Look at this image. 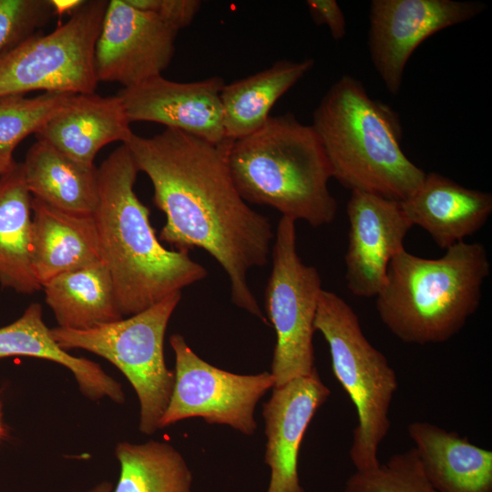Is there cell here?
<instances>
[{"label": "cell", "instance_id": "obj_29", "mask_svg": "<svg viewBox=\"0 0 492 492\" xmlns=\"http://www.w3.org/2000/svg\"><path fill=\"white\" fill-rule=\"evenodd\" d=\"M132 6L156 15L179 31L188 26L198 14L199 0H127Z\"/></svg>", "mask_w": 492, "mask_h": 492}, {"label": "cell", "instance_id": "obj_21", "mask_svg": "<svg viewBox=\"0 0 492 492\" xmlns=\"http://www.w3.org/2000/svg\"><path fill=\"white\" fill-rule=\"evenodd\" d=\"M21 164L32 198L67 212L94 215L98 202L95 165L81 164L40 139Z\"/></svg>", "mask_w": 492, "mask_h": 492}, {"label": "cell", "instance_id": "obj_2", "mask_svg": "<svg viewBox=\"0 0 492 492\" xmlns=\"http://www.w3.org/2000/svg\"><path fill=\"white\" fill-rule=\"evenodd\" d=\"M139 172L125 144L97 169L94 213L102 260L123 316H131L207 276L189 252L166 249L155 233L149 210L134 185Z\"/></svg>", "mask_w": 492, "mask_h": 492}, {"label": "cell", "instance_id": "obj_13", "mask_svg": "<svg viewBox=\"0 0 492 492\" xmlns=\"http://www.w3.org/2000/svg\"><path fill=\"white\" fill-rule=\"evenodd\" d=\"M346 211L348 290L357 297H376L385 284L391 260L405 249V238L413 225L400 201L376 194L351 191Z\"/></svg>", "mask_w": 492, "mask_h": 492}, {"label": "cell", "instance_id": "obj_30", "mask_svg": "<svg viewBox=\"0 0 492 492\" xmlns=\"http://www.w3.org/2000/svg\"><path fill=\"white\" fill-rule=\"evenodd\" d=\"M312 19L316 25H325L334 40L346 34V22L343 10L335 0H307Z\"/></svg>", "mask_w": 492, "mask_h": 492}, {"label": "cell", "instance_id": "obj_10", "mask_svg": "<svg viewBox=\"0 0 492 492\" xmlns=\"http://www.w3.org/2000/svg\"><path fill=\"white\" fill-rule=\"evenodd\" d=\"M169 344L175 354V382L159 429L201 417L209 424L253 435L256 405L274 386L272 374H237L215 367L199 357L179 333L169 337Z\"/></svg>", "mask_w": 492, "mask_h": 492}, {"label": "cell", "instance_id": "obj_7", "mask_svg": "<svg viewBox=\"0 0 492 492\" xmlns=\"http://www.w3.org/2000/svg\"><path fill=\"white\" fill-rule=\"evenodd\" d=\"M180 299L181 292H175L140 313L90 330L51 329L63 350H86L120 370L138 395L139 430L147 435L159 429L174 387V371L165 363L164 337Z\"/></svg>", "mask_w": 492, "mask_h": 492}, {"label": "cell", "instance_id": "obj_23", "mask_svg": "<svg viewBox=\"0 0 492 492\" xmlns=\"http://www.w3.org/2000/svg\"><path fill=\"white\" fill-rule=\"evenodd\" d=\"M42 289L58 327L85 331L124 318L104 261L62 273Z\"/></svg>", "mask_w": 492, "mask_h": 492}, {"label": "cell", "instance_id": "obj_3", "mask_svg": "<svg viewBox=\"0 0 492 492\" xmlns=\"http://www.w3.org/2000/svg\"><path fill=\"white\" fill-rule=\"evenodd\" d=\"M332 178L351 191L403 201L422 185L425 172L402 149L399 114L372 98L363 83L342 76L313 115Z\"/></svg>", "mask_w": 492, "mask_h": 492}, {"label": "cell", "instance_id": "obj_8", "mask_svg": "<svg viewBox=\"0 0 492 492\" xmlns=\"http://www.w3.org/2000/svg\"><path fill=\"white\" fill-rule=\"evenodd\" d=\"M108 1L91 0L48 34L38 32L0 56V97L42 90L94 93V54Z\"/></svg>", "mask_w": 492, "mask_h": 492}, {"label": "cell", "instance_id": "obj_25", "mask_svg": "<svg viewBox=\"0 0 492 492\" xmlns=\"http://www.w3.org/2000/svg\"><path fill=\"white\" fill-rule=\"evenodd\" d=\"M115 455L120 472L112 492H191V472L169 443L119 442Z\"/></svg>", "mask_w": 492, "mask_h": 492}, {"label": "cell", "instance_id": "obj_16", "mask_svg": "<svg viewBox=\"0 0 492 492\" xmlns=\"http://www.w3.org/2000/svg\"><path fill=\"white\" fill-rule=\"evenodd\" d=\"M31 212L29 255L42 288L62 273L103 261L94 215L67 212L36 198Z\"/></svg>", "mask_w": 492, "mask_h": 492}, {"label": "cell", "instance_id": "obj_32", "mask_svg": "<svg viewBox=\"0 0 492 492\" xmlns=\"http://www.w3.org/2000/svg\"><path fill=\"white\" fill-rule=\"evenodd\" d=\"M112 490H113V485L111 482L102 481L95 485L93 487L83 492H112Z\"/></svg>", "mask_w": 492, "mask_h": 492}, {"label": "cell", "instance_id": "obj_1", "mask_svg": "<svg viewBox=\"0 0 492 492\" xmlns=\"http://www.w3.org/2000/svg\"><path fill=\"white\" fill-rule=\"evenodd\" d=\"M231 142L213 144L166 128L150 138L133 134L125 145L166 216L159 239L177 251H207L226 272L232 302L267 323L248 273L266 264L274 232L270 219L252 210L234 185L228 164Z\"/></svg>", "mask_w": 492, "mask_h": 492}, {"label": "cell", "instance_id": "obj_27", "mask_svg": "<svg viewBox=\"0 0 492 492\" xmlns=\"http://www.w3.org/2000/svg\"><path fill=\"white\" fill-rule=\"evenodd\" d=\"M344 492H436L427 480L415 449L392 456L377 466L356 470Z\"/></svg>", "mask_w": 492, "mask_h": 492}, {"label": "cell", "instance_id": "obj_9", "mask_svg": "<svg viewBox=\"0 0 492 492\" xmlns=\"http://www.w3.org/2000/svg\"><path fill=\"white\" fill-rule=\"evenodd\" d=\"M272 268L265 288V308L276 333L272 363L274 386L312 374L313 338L322 291L317 269L297 253L295 220L282 216L272 247Z\"/></svg>", "mask_w": 492, "mask_h": 492}, {"label": "cell", "instance_id": "obj_34", "mask_svg": "<svg viewBox=\"0 0 492 492\" xmlns=\"http://www.w3.org/2000/svg\"><path fill=\"white\" fill-rule=\"evenodd\" d=\"M15 164V161L8 162L0 159V177L12 169Z\"/></svg>", "mask_w": 492, "mask_h": 492}, {"label": "cell", "instance_id": "obj_14", "mask_svg": "<svg viewBox=\"0 0 492 492\" xmlns=\"http://www.w3.org/2000/svg\"><path fill=\"white\" fill-rule=\"evenodd\" d=\"M224 85L218 76L194 82L157 76L122 88L118 96L131 123H159L219 144L226 139L220 101Z\"/></svg>", "mask_w": 492, "mask_h": 492}, {"label": "cell", "instance_id": "obj_17", "mask_svg": "<svg viewBox=\"0 0 492 492\" xmlns=\"http://www.w3.org/2000/svg\"><path fill=\"white\" fill-rule=\"evenodd\" d=\"M401 207L412 225L424 229L444 250L478 231L492 213L491 193L466 188L437 172Z\"/></svg>", "mask_w": 492, "mask_h": 492}, {"label": "cell", "instance_id": "obj_20", "mask_svg": "<svg viewBox=\"0 0 492 492\" xmlns=\"http://www.w3.org/2000/svg\"><path fill=\"white\" fill-rule=\"evenodd\" d=\"M28 356L59 364L73 374L80 392L92 401L105 397L122 404L121 384L97 363L63 350L43 319L42 305L30 303L13 323L0 327V358Z\"/></svg>", "mask_w": 492, "mask_h": 492}, {"label": "cell", "instance_id": "obj_31", "mask_svg": "<svg viewBox=\"0 0 492 492\" xmlns=\"http://www.w3.org/2000/svg\"><path fill=\"white\" fill-rule=\"evenodd\" d=\"M53 11L55 15H72L76 12L84 3L83 0H50Z\"/></svg>", "mask_w": 492, "mask_h": 492}, {"label": "cell", "instance_id": "obj_19", "mask_svg": "<svg viewBox=\"0 0 492 492\" xmlns=\"http://www.w3.org/2000/svg\"><path fill=\"white\" fill-rule=\"evenodd\" d=\"M407 432L436 492H492L491 450L429 422H413Z\"/></svg>", "mask_w": 492, "mask_h": 492}, {"label": "cell", "instance_id": "obj_22", "mask_svg": "<svg viewBox=\"0 0 492 492\" xmlns=\"http://www.w3.org/2000/svg\"><path fill=\"white\" fill-rule=\"evenodd\" d=\"M313 66V58L282 59L253 75L225 84L220 101L226 138L236 140L259 129L277 100Z\"/></svg>", "mask_w": 492, "mask_h": 492}, {"label": "cell", "instance_id": "obj_26", "mask_svg": "<svg viewBox=\"0 0 492 492\" xmlns=\"http://www.w3.org/2000/svg\"><path fill=\"white\" fill-rule=\"evenodd\" d=\"M74 95L44 92L35 97L24 95L0 97V159L15 161L13 152L16 146L27 136L36 134Z\"/></svg>", "mask_w": 492, "mask_h": 492}, {"label": "cell", "instance_id": "obj_5", "mask_svg": "<svg viewBox=\"0 0 492 492\" xmlns=\"http://www.w3.org/2000/svg\"><path fill=\"white\" fill-rule=\"evenodd\" d=\"M228 164L246 201L270 206L313 227L331 223L337 201L328 182L331 168L313 126L291 113L269 117L256 131L232 140Z\"/></svg>", "mask_w": 492, "mask_h": 492}, {"label": "cell", "instance_id": "obj_6", "mask_svg": "<svg viewBox=\"0 0 492 492\" xmlns=\"http://www.w3.org/2000/svg\"><path fill=\"white\" fill-rule=\"evenodd\" d=\"M314 329L324 337L333 372L356 410L350 459L356 470L375 467L391 425L389 409L398 387L395 371L367 340L353 308L336 293L322 291Z\"/></svg>", "mask_w": 492, "mask_h": 492}, {"label": "cell", "instance_id": "obj_4", "mask_svg": "<svg viewBox=\"0 0 492 492\" xmlns=\"http://www.w3.org/2000/svg\"><path fill=\"white\" fill-rule=\"evenodd\" d=\"M490 268L479 242H457L438 259L421 258L403 249L391 260L385 284L376 295L377 313L403 343H445L479 307Z\"/></svg>", "mask_w": 492, "mask_h": 492}, {"label": "cell", "instance_id": "obj_33", "mask_svg": "<svg viewBox=\"0 0 492 492\" xmlns=\"http://www.w3.org/2000/svg\"><path fill=\"white\" fill-rule=\"evenodd\" d=\"M7 436V429L3 422L2 403L0 400V443Z\"/></svg>", "mask_w": 492, "mask_h": 492}, {"label": "cell", "instance_id": "obj_24", "mask_svg": "<svg viewBox=\"0 0 492 492\" xmlns=\"http://www.w3.org/2000/svg\"><path fill=\"white\" fill-rule=\"evenodd\" d=\"M31 200L22 164L15 162L0 177V284L23 294L42 289L29 255Z\"/></svg>", "mask_w": 492, "mask_h": 492}, {"label": "cell", "instance_id": "obj_28", "mask_svg": "<svg viewBox=\"0 0 492 492\" xmlns=\"http://www.w3.org/2000/svg\"><path fill=\"white\" fill-rule=\"evenodd\" d=\"M53 15L50 0H0V56L41 32Z\"/></svg>", "mask_w": 492, "mask_h": 492}, {"label": "cell", "instance_id": "obj_15", "mask_svg": "<svg viewBox=\"0 0 492 492\" xmlns=\"http://www.w3.org/2000/svg\"><path fill=\"white\" fill-rule=\"evenodd\" d=\"M330 394L316 370L273 387L262 412L267 438L265 463L271 468L267 492H304L298 474L301 443Z\"/></svg>", "mask_w": 492, "mask_h": 492}, {"label": "cell", "instance_id": "obj_11", "mask_svg": "<svg viewBox=\"0 0 492 492\" xmlns=\"http://www.w3.org/2000/svg\"><path fill=\"white\" fill-rule=\"evenodd\" d=\"M486 8L480 1L373 0L368 46L388 92H400L405 66L421 43L443 29L475 18Z\"/></svg>", "mask_w": 492, "mask_h": 492}, {"label": "cell", "instance_id": "obj_18", "mask_svg": "<svg viewBox=\"0 0 492 492\" xmlns=\"http://www.w3.org/2000/svg\"><path fill=\"white\" fill-rule=\"evenodd\" d=\"M123 101L117 96L75 94L68 104L36 134L68 158L94 165L99 150L134 134Z\"/></svg>", "mask_w": 492, "mask_h": 492}, {"label": "cell", "instance_id": "obj_12", "mask_svg": "<svg viewBox=\"0 0 492 492\" xmlns=\"http://www.w3.org/2000/svg\"><path fill=\"white\" fill-rule=\"evenodd\" d=\"M179 31L127 0H110L97 37L94 65L98 82L125 87L161 76L175 53Z\"/></svg>", "mask_w": 492, "mask_h": 492}]
</instances>
